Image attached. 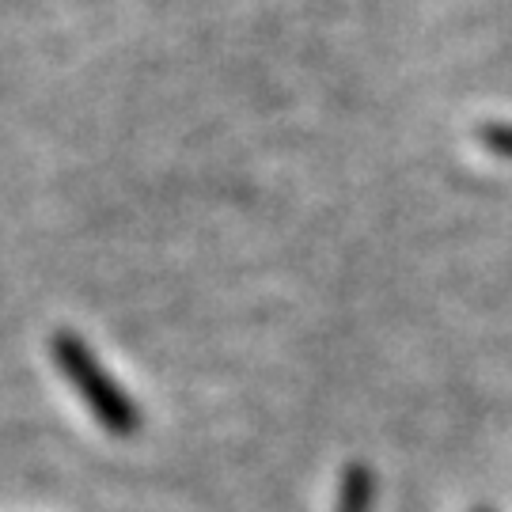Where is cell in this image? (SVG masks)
Instances as JSON below:
<instances>
[{"mask_svg":"<svg viewBox=\"0 0 512 512\" xmlns=\"http://www.w3.org/2000/svg\"><path fill=\"white\" fill-rule=\"evenodd\" d=\"M50 357H54L57 372L69 380L80 403L92 410V418L107 429L110 437H137L141 429V410L129 399L126 387L110 380L103 361L92 353V346L73 334V330H54L50 334Z\"/></svg>","mask_w":512,"mask_h":512,"instance_id":"6da1fadb","label":"cell"},{"mask_svg":"<svg viewBox=\"0 0 512 512\" xmlns=\"http://www.w3.org/2000/svg\"><path fill=\"white\" fill-rule=\"evenodd\" d=\"M338 512H372V471L368 467H349L342 478V501Z\"/></svg>","mask_w":512,"mask_h":512,"instance_id":"7a4b0ae2","label":"cell"}]
</instances>
